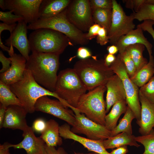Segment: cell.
Returning <instances> with one entry per match:
<instances>
[{"label": "cell", "mask_w": 154, "mask_h": 154, "mask_svg": "<svg viewBox=\"0 0 154 154\" xmlns=\"http://www.w3.org/2000/svg\"><path fill=\"white\" fill-rule=\"evenodd\" d=\"M75 154H78V153H75ZM86 154H92V153H89Z\"/></svg>", "instance_id": "53"}, {"label": "cell", "mask_w": 154, "mask_h": 154, "mask_svg": "<svg viewBox=\"0 0 154 154\" xmlns=\"http://www.w3.org/2000/svg\"><path fill=\"white\" fill-rule=\"evenodd\" d=\"M92 13L94 23L104 28L108 34L112 23V9H97L92 11Z\"/></svg>", "instance_id": "29"}, {"label": "cell", "mask_w": 154, "mask_h": 154, "mask_svg": "<svg viewBox=\"0 0 154 154\" xmlns=\"http://www.w3.org/2000/svg\"><path fill=\"white\" fill-rule=\"evenodd\" d=\"M46 124L43 119H37L33 122L32 128L33 131L41 133L45 129Z\"/></svg>", "instance_id": "39"}, {"label": "cell", "mask_w": 154, "mask_h": 154, "mask_svg": "<svg viewBox=\"0 0 154 154\" xmlns=\"http://www.w3.org/2000/svg\"><path fill=\"white\" fill-rule=\"evenodd\" d=\"M10 58L12 61L10 68L0 75V80L9 86L23 78L27 62L26 59L21 54L14 53Z\"/></svg>", "instance_id": "17"}, {"label": "cell", "mask_w": 154, "mask_h": 154, "mask_svg": "<svg viewBox=\"0 0 154 154\" xmlns=\"http://www.w3.org/2000/svg\"><path fill=\"white\" fill-rule=\"evenodd\" d=\"M116 56L113 54H106L105 56L104 61L106 65L110 67V65L115 61Z\"/></svg>", "instance_id": "46"}, {"label": "cell", "mask_w": 154, "mask_h": 154, "mask_svg": "<svg viewBox=\"0 0 154 154\" xmlns=\"http://www.w3.org/2000/svg\"><path fill=\"white\" fill-rule=\"evenodd\" d=\"M7 107L2 104H0V128H2L5 113Z\"/></svg>", "instance_id": "47"}, {"label": "cell", "mask_w": 154, "mask_h": 154, "mask_svg": "<svg viewBox=\"0 0 154 154\" xmlns=\"http://www.w3.org/2000/svg\"><path fill=\"white\" fill-rule=\"evenodd\" d=\"M0 20L3 23L12 25L24 20L23 17L13 13V11H0Z\"/></svg>", "instance_id": "34"}, {"label": "cell", "mask_w": 154, "mask_h": 154, "mask_svg": "<svg viewBox=\"0 0 154 154\" xmlns=\"http://www.w3.org/2000/svg\"><path fill=\"white\" fill-rule=\"evenodd\" d=\"M71 109L74 113L76 120V125L70 129L73 133L83 134L87 138L95 140L103 141L110 137L111 131L105 126L88 119L76 108L73 107Z\"/></svg>", "instance_id": "11"}, {"label": "cell", "mask_w": 154, "mask_h": 154, "mask_svg": "<svg viewBox=\"0 0 154 154\" xmlns=\"http://www.w3.org/2000/svg\"><path fill=\"white\" fill-rule=\"evenodd\" d=\"M66 15L69 22L83 32L88 31L94 24L89 0H71Z\"/></svg>", "instance_id": "9"}, {"label": "cell", "mask_w": 154, "mask_h": 154, "mask_svg": "<svg viewBox=\"0 0 154 154\" xmlns=\"http://www.w3.org/2000/svg\"><path fill=\"white\" fill-rule=\"evenodd\" d=\"M120 57L123 62L126 70L130 78L136 73V67L129 53L126 50L119 52Z\"/></svg>", "instance_id": "32"}, {"label": "cell", "mask_w": 154, "mask_h": 154, "mask_svg": "<svg viewBox=\"0 0 154 154\" xmlns=\"http://www.w3.org/2000/svg\"><path fill=\"white\" fill-rule=\"evenodd\" d=\"M112 23L108 33L109 42L115 45L122 36L134 29L135 25L133 13L127 15L120 5L115 0H112Z\"/></svg>", "instance_id": "10"}, {"label": "cell", "mask_w": 154, "mask_h": 154, "mask_svg": "<svg viewBox=\"0 0 154 154\" xmlns=\"http://www.w3.org/2000/svg\"><path fill=\"white\" fill-rule=\"evenodd\" d=\"M106 90V85H103L89 91L81 97L76 108L88 119L104 126L106 113L104 95Z\"/></svg>", "instance_id": "7"}, {"label": "cell", "mask_w": 154, "mask_h": 154, "mask_svg": "<svg viewBox=\"0 0 154 154\" xmlns=\"http://www.w3.org/2000/svg\"><path fill=\"white\" fill-rule=\"evenodd\" d=\"M135 139L144 146V151L143 154H154V130L153 129L147 135L135 136Z\"/></svg>", "instance_id": "31"}, {"label": "cell", "mask_w": 154, "mask_h": 154, "mask_svg": "<svg viewBox=\"0 0 154 154\" xmlns=\"http://www.w3.org/2000/svg\"><path fill=\"white\" fill-rule=\"evenodd\" d=\"M143 31L140 27L137 26L136 29L121 37L115 44L117 47L119 52L125 50L130 45L141 44L146 47L149 56L151 55L152 45L145 37Z\"/></svg>", "instance_id": "20"}, {"label": "cell", "mask_w": 154, "mask_h": 154, "mask_svg": "<svg viewBox=\"0 0 154 154\" xmlns=\"http://www.w3.org/2000/svg\"><path fill=\"white\" fill-rule=\"evenodd\" d=\"M0 104L6 107L11 105L23 106L19 99L11 90L9 86L0 80Z\"/></svg>", "instance_id": "28"}, {"label": "cell", "mask_w": 154, "mask_h": 154, "mask_svg": "<svg viewBox=\"0 0 154 154\" xmlns=\"http://www.w3.org/2000/svg\"><path fill=\"white\" fill-rule=\"evenodd\" d=\"M44 154H68L62 147H60L56 149L54 147L45 145Z\"/></svg>", "instance_id": "42"}, {"label": "cell", "mask_w": 154, "mask_h": 154, "mask_svg": "<svg viewBox=\"0 0 154 154\" xmlns=\"http://www.w3.org/2000/svg\"><path fill=\"white\" fill-rule=\"evenodd\" d=\"M74 70L89 91L101 85H106L115 74L105 64L104 59L92 58L81 59L74 65Z\"/></svg>", "instance_id": "3"}, {"label": "cell", "mask_w": 154, "mask_h": 154, "mask_svg": "<svg viewBox=\"0 0 154 154\" xmlns=\"http://www.w3.org/2000/svg\"><path fill=\"white\" fill-rule=\"evenodd\" d=\"M135 136L125 132H122L116 135L110 137L102 141L104 147L106 149H112L119 147L129 145L137 147L140 146L135 139Z\"/></svg>", "instance_id": "23"}, {"label": "cell", "mask_w": 154, "mask_h": 154, "mask_svg": "<svg viewBox=\"0 0 154 154\" xmlns=\"http://www.w3.org/2000/svg\"><path fill=\"white\" fill-rule=\"evenodd\" d=\"M28 39L32 52L60 55L68 46L73 44L64 34L46 28L33 30L29 35Z\"/></svg>", "instance_id": "4"}, {"label": "cell", "mask_w": 154, "mask_h": 154, "mask_svg": "<svg viewBox=\"0 0 154 154\" xmlns=\"http://www.w3.org/2000/svg\"><path fill=\"white\" fill-rule=\"evenodd\" d=\"M134 19L139 21L146 20H152L154 22V5L144 3L138 11L133 13Z\"/></svg>", "instance_id": "30"}, {"label": "cell", "mask_w": 154, "mask_h": 154, "mask_svg": "<svg viewBox=\"0 0 154 154\" xmlns=\"http://www.w3.org/2000/svg\"><path fill=\"white\" fill-rule=\"evenodd\" d=\"M27 28L28 29L33 30L42 28L55 30L65 35L73 44L86 45L89 42L86 38V33L68 20L66 16V9L53 17L46 19H39L34 23L29 24Z\"/></svg>", "instance_id": "6"}, {"label": "cell", "mask_w": 154, "mask_h": 154, "mask_svg": "<svg viewBox=\"0 0 154 154\" xmlns=\"http://www.w3.org/2000/svg\"><path fill=\"white\" fill-rule=\"evenodd\" d=\"M107 50L109 54L113 55L119 51L117 47L115 45H112L108 46Z\"/></svg>", "instance_id": "49"}, {"label": "cell", "mask_w": 154, "mask_h": 154, "mask_svg": "<svg viewBox=\"0 0 154 154\" xmlns=\"http://www.w3.org/2000/svg\"><path fill=\"white\" fill-rule=\"evenodd\" d=\"M107 92L106 96V113L111 107L117 102L126 100V94L122 82L115 74L108 80L106 84Z\"/></svg>", "instance_id": "19"}, {"label": "cell", "mask_w": 154, "mask_h": 154, "mask_svg": "<svg viewBox=\"0 0 154 154\" xmlns=\"http://www.w3.org/2000/svg\"><path fill=\"white\" fill-rule=\"evenodd\" d=\"M59 55L32 52L27 61L26 68L35 81L50 91L54 92L59 69Z\"/></svg>", "instance_id": "1"}, {"label": "cell", "mask_w": 154, "mask_h": 154, "mask_svg": "<svg viewBox=\"0 0 154 154\" xmlns=\"http://www.w3.org/2000/svg\"><path fill=\"white\" fill-rule=\"evenodd\" d=\"M139 93L151 102L154 103V76L145 84L140 87Z\"/></svg>", "instance_id": "33"}, {"label": "cell", "mask_w": 154, "mask_h": 154, "mask_svg": "<svg viewBox=\"0 0 154 154\" xmlns=\"http://www.w3.org/2000/svg\"><path fill=\"white\" fill-rule=\"evenodd\" d=\"M128 106L126 100L118 101L116 102L109 113L105 117L106 127L111 131L116 126L118 119L123 114L126 112Z\"/></svg>", "instance_id": "24"}, {"label": "cell", "mask_w": 154, "mask_h": 154, "mask_svg": "<svg viewBox=\"0 0 154 154\" xmlns=\"http://www.w3.org/2000/svg\"><path fill=\"white\" fill-rule=\"evenodd\" d=\"M22 141L16 144L10 143L9 147L23 149L27 154H44L45 143L40 137L35 135L32 127L29 126L23 131Z\"/></svg>", "instance_id": "15"}, {"label": "cell", "mask_w": 154, "mask_h": 154, "mask_svg": "<svg viewBox=\"0 0 154 154\" xmlns=\"http://www.w3.org/2000/svg\"><path fill=\"white\" fill-rule=\"evenodd\" d=\"M17 24V23L12 24L9 25L3 23H0V36L3 31L5 30H7L9 31L10 35L15 29Z\"/></svg>", "instance_id": "44"}, {"label": "cell", "mask_w": 154, "mask_h": 154, "mask_svg": "<svg viewBox=\"0 0 154 154\" xmlns=\"http://www.w3.org/2000/svg\"><path fill=\"white\" fill-rule=\"evenodd\" d=\"M90 3L92 11L98 9H112V0H90Z\"/></svg>", "instance_id": "35"}, {"label": "cell", "mask_w": 154, "mask_h": 154, "mask_svg": "<svg viewBox=\"0 0 154 154\" xmlns=\"http://www.w3.org/2000/svg\"><path fill=\"white\" fill-rule=\"evenodd\" d=\"M46 123V128L40 137L48 146L55 147L61 145L62 141L60 135L58 123L53 119L48 121Z\"/></svg>", "instance_id": "22"}, {"label": "cell", "mask_w": 154, "mask_h": 154, "mask_svg": "<svg viewBox=\"0 0 154 154\" xmlns=\"http://www.w3.org/2000/svg\"><path fill=\"white\" fill-rule=\"evenodd\" d=\"M27 112L22 106L11 105L7 107L2 128L23 131L28 126L26 117Z\"/></svg>", "instance_id": "16"}, {"label": "cell", "mask_w": 154, "mask_h": 154, "mask_svg": "<svg viewBox=\"0 0 154 154\" xmlns=\"http://www.w3.org/2000/svg\"><path fill=\"white\" fill-rule=\"evenodd\" d=\"M135 118V115L130 108L128 106L123 117L119 121V124L111 131L110 137H112L122 132H125L129 135H132L131 123L132 120Z\"/></svg>", "instance_id": "27"}, {"label": "cell", "mask_w": 154, "mask_h": 154, "mask_svg": "<svg viewBox=\"0 0 154 154\" xmlns=\"http://www.w3.org/2000/svg\"><path fill=\"white\" fill-rule=\"evenodd\" d=\"M123 1L126 8L134 10V11L136 12L141 5L145 3V0H125Z\"/></svg>", "instance_id": "37"}, {"label": "cell", "mask_w": 154, "mask_h": 154, "mask_svg": "<svg viewBox=\"0 0 154 154\" xmlns=\"http://www.w3.org/2000/svg\"><path fill=\"white\" fill-rule=\"evenodd\" d=\"M139 97L141 104V119L136 123L139 127V132L144 135L149 133L154 127V103L139 93Z\"/></svg>", "instance_id": "18"}, {"label": "cell", "mask_w": 154, "mask_h": 154, "mask_svg": "<svg viewBox=\"0 0 154 154\" xmlns=\"http://www.w3.org/2000/svg\"><path fill=\"white\" fill-rule=\"evenodd\" d=\"M92 154H99L96 153V152H93V153H92Z\"/></svg>", "instance_id": "52"}, {"label": "cell", "mask_w": 154, "mask_h": 154, "mask_svg": "<svg viewBox=\"0 0 154 154\" xmlns=\"http://www.w3.org/2000/svg\"><path fill=\"white\" fill-rule=\"evenodd\" d=\"M27 24L24 20L18 22L15 29L5 42V44L8 47L16 48L27 61L29 58L31 50L27 35Z\"/></svg>", "instance_id": "14"}, {"label": "cell", "mask_w": 154, "mask_h": 154, "mask_svg": "<svg viewBox=\"0 0 154 154\" xmlns=\"http://www.w3.org/2000/svg\"><path fill=\"white\" fill-rule=\"evenodd\" d=\"M101 27L99 25L95 23L89 28L88 33L86 34V37L88 40L95 38L97 36Z\"/></svg>", "instance_id": "41"}, {"label": "cell", "mask_w": 154, "mask_h": 154, "mask_svg": "<svg viewBox=\"0 0 154 154\" xmlns=\"http://www.w3.org/2000/svg\"><path fill=\"white\" fill-rule=\"evenodd\" d=\"M9 86L28 113H33L35 111V106L36 101L44 96L54 97L66 107H69V105L54 92L50 91L38 84L33 77L30 71L26 68L21 79Z\"/></svg>", "instance_id": "2"}, {"label": "cell", "mask_w": 154, "mask_h": 154, "mask_svg": "<svg viewBox=\"0 0 154 154\" xmlns=\"http://www.w3.org/2000/svg\"><path fill=\"white\" fill-rule=\"evenodd\" d=\"M87 90L73 68H67L59 73L54 92L69 106L76 108Z\"/></svg>", "instance_id": "5"}, {"label": "cell", "mask_w": 154, "mask_h": 154, "mask_svg": "<svg viewBox=\"0 0 154 154\" xmlns=\"http://www.w3.org/2000/svg\"><path fill=\"white\" fill-rule=\"evenodd\" d=\"M110 67L121 80L125 93L127 106L133 112L137 121H140L141 106L139 97V89L138 86L131 80L119 54Z\"/></svg>", "instance_id": "8"}, {"label": "cell", "mask_w": 154, "mask_h": 154, "mask_svg": "<svg viewBox=\"0 0 154 154\" xmlns=\"http://www.w3.org/2000/svg\"><path fill=\"white\" fill-rule=\"evenodd\" d=\"M0 7L3 10H5V0H0Z\"/></svg>", "instance_id": "50"}, {"label": "cell", "mask_w": 154, "mask_h": 154, "mask_svg": "<svg viewBox=\"0 0 154 154\" xmlns=\"http://www.w3.org/2000/svg\"><path fill=\"white\" fill-rule=\"evenodd\" d=\"M57 99H51L47 96H42L36 101L35 110L51 114L74 126L76 120L72 111Z\"/></svg>", "instance_id": "12"}, {"label": "cell", "mask_w": 154, "mask_h": 154, "mask_svg": "<svg viewBox=\"0 0 154 154\" xmlns=\"http://www.w3.org/2000/svg\"><path fill=\"white\" fill-rule=\"evenodd\" d=\"M128 151L127 145H125L116 148L112 150L110 154H126Z\"/></svg>", "instance_id": "45"}, {"label": "cell", "mask_w": 154, "mask_h": 154, "mask_svg": "<svg viewBox=\"0 0 154 154\" xmlns=\"http://www.w3.org/2000/svg\"><path fill=\"white\" fill-rule=\"evenodd\" d=\"M145 3L154 5V0H145Z\"/></svg>", "instance_id": "51"}, {"label": "cell", "mask_w": 154, "mask_h": 154, "mask_svg": "<svg viewBox=\"0 0 154 154\" xmlns=\"http://www.w3.org/2000/svg\"><path fill=\"white\" fill-rule=\"evenodd\" d=\"M0 61L2 65L0 73H2L5 72L9 68L12 61L10 57L8 58L5 56L1 50L0 51Z\"/></svg>", "instance_id": "40"}, {"label": "cell", "mask_w": 154, "mask_h": 154, "mask_svg": "<svg viewBox=\"0 0 154 154\" xmlns=\"http://www.w3.org/2000/svg\"><path fill=\"white\" fill-rule=\"evenodd\" d=\"M70 0H42L39 10V19L55 16L64 10Z\"/></svg>", "instance_id": "21"}, {"label": "cell", "mask_w": 154, "mask_h": 154, "mask_svg": "<svg viewBox=\"0 0 154 154\" xmlns=\"http://www.w3.org/2000/svg\"><path fill=\"white\" fill-rule=\"evenodd\" d=\"M145 47L143 44H136L130 45L125 49L129 53L135 64L136 69V73L148 62L147 59L143 55Z\"/></svg>", "instance_id": "26"}, {"label": "cell", "mask_w": 154, "mask_h": 154, "mask_svg": "<svg viewBox=\"0 0 154 154\" xmlns=\"http://www.w3.org/2000/svg\"><path fill=\"white\" fill-rule=\"evenodd\" d=\"M154 25L153 21L150 20H146L138 24L137 26L140 27L143 31L147 32L151 35L154 40V29L153 27Z\"/></svg>", "instance_id": "38"}, {"label": "cell", "mask_w": 154, "mask_h": 154, "mask_svg": "<svg viewBox=\"0 0 154 154\" xmlns=\"http://www.w3.org/2000/svg\"><path fill=\"white\" fill-rule=\"evenodd\" d=\"M149 57V60L147 63L130 78L138 87L142 86L148 82L153 76L154 58L152 55Z\"/></svg>", "instance_id": "25"}, {"label": "cell", "mask_w": 154, "mask_h": 154, "mask_svg": "<svg viewBox=\"0 0 154 154\" xmlns=\"http://www.w3.org/2000/svg\"><path fill=\"white\" fill-rule=\"evenodd\" d=\"M10 143L5 142L0 145V154H11L9 152Z\"/></svg>", "instance_id": "48"}, {"label": "cell", "mask_w": 154, "mask_h": 154, "mask_svg": "<svg viewBox=\"0 0 154 154\" xmlns=\"http://www.w3.org/2000/svg\"><path fill=\"white\" fill-rule=\"evenodd\" d=\"M77 56L81 59H84L92 56V54L88 49L81 47L79 48L77 50Z\"/></svg>", "instance_id": "43"}, {"label": "cell", "mask_w": 154, "mask_h": 154, "mask_svg": "<svg viewBox=\"0 0 154 154\" xmlns=\"http://www.w3.org/2000/svg\"><path fill=\"white\" fill-rule=\"evenodd\" d=\"M96 42L101 46L105 45L109 42L107 31L103 27H101L99 31L97 36Z\"/></svg>", "instance_id": "36"}, {"label": "cell", "mask_w": 154, "mask_h": 154, "mask_svg": "<svg viewBox=\"0 0 154 154\" xmlns=\"http://www.w3.org/2000/svg\"><path fill=\"white\" fill-rule=\"evenodd\" d=\"M42 0H5V9L13 11L23 17L29 24L39 19V10Z\"/></svg>", "instance_id": "13"}]
</instances>
